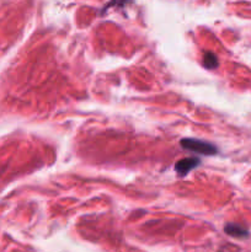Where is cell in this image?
<instances>
[{
  "mask_svg": "<svg viewBox=\"0 0 251 252\" xmlns=\"http://www.w3.org/2000/svg\"><path fill=\"white\" fill-rule=\"evenodd\" d=\"M181 147L185 150H188V152L201 155H214L218 152L216 145L211 144L208 142H204V140L193 139V138H185V139H182Z\"/></svg>",
  "mask_w": 251,
  "mask_h": 252,
  "instance_id": "obj_1",
  "label": "cell"
},
{
  "mask_svg": "<svg viewBox=\"0 0 251 252\" xmlns=\"http://www.w3.org/2000/svg\"><path fill=\"white\" fill-rule=\"evenodd\" d=\"M199 164H201V160H199L198 158H186V159H182L176 162L175 170H176V172L180 176H185V175L188 174L191 170L198 167Z\"/></svg>",
  "mask_w": 251,
  "mask_h": 252,
  "instance_id": "obj_2",
  "label": "cell"
},
{
  "mask_svg": "<svg viewBox=\"0 0 251 252\" xmlns=\"http://www.w3.org/2000/svg\"><path fill=\"white\" fill-rule=\"evenodd\" d=\"M224 230H225V233L228 234V235L234 236V238L244 239L249 236V231L246 230L244 226L239 225V224H228V225L224 228Z\"/></svg>",
  "mask_w": 251,
  "mask_h": 252,
  "instance_id": "obj_3",
  "label": "cell"
},
{
  "mask_svg": "<svg viewBox=\"0 0 251 252\" xmlns=\"http://www.w3.org/2000/svg\"><path fill=\"white\" fill-rule=\"evenodd\" d=\"M203 65L206 66L207 69L218 68L219 62L216 54L212 53V52H206V53L203 54Z\"/></svg>",
  "mask_w": 251,
  "mask_h": 252,
  "instance_id": "obj_4",
  "label": "cell"
}]
</instances>
